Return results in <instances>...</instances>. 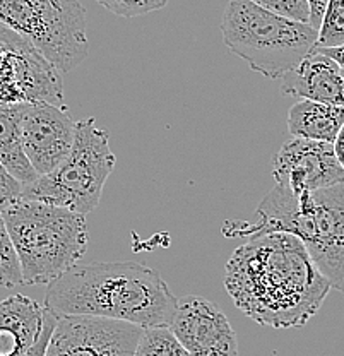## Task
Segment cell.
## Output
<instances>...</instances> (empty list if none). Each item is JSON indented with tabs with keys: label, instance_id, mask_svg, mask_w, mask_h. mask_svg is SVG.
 <instances>
[{
	"label": "cell",
	"instance_id": "obj_1",
	"mask_svg": "<svg viewBox=\"0 0 344 356\" xmlns=\"http://www.w3.org/2000/svg\"><path fill=\"white\" fill-rule=\"evenodd\" d=\"M224 288L240 312L271 329L305 325L331 291L305 245L290 233H268L235 248Z\"/></svg>",
	"mask_w": 344,
	"mask_h": 356
},
{
	"label": "cell",
	"instance_id": "obj_2",
	"mask_svg": "<svg viewBox=\"0 0 344 356\" xmlns=\"http://www.w3.org/2000/svg\"><path fill=\"white\" fill-rule=\"evenodd\" d=\"M177 300L165 280L139 262L76 264L48 284L43 307L55 315H90L139 327H170Z\"/></svg>",
	"mask_w": 344,
	"mask_h": 356
},
{
	"label": "cell",
	"instance_id": "obj_3",
	"mask_svg": "<svg viewBox=\"0 0 344 356\" xmlns=\"http://www.w3.org/2000/svg\"><path fill=\"white\" fill-rule=\"evenodd\" d=\"M227 236L290 233L305 245L332 289L344 295V181L316 192L295 194L275 185L257 207V221H229Z\"/></svg>",
	"mask_w": 344,
	"mask_h": 356
},
{
	"label": "cell",
	"instance_id": "obj_4",
	"mask_svg": "<svg viewBox=\"0 0 344 356\" xmlns=\"http://www.w3.org/2000/svg\"><path fill=\"white\" fill-rule=\"evenodd\" d=\"M0 213L19 259L24 286H48L86 254L88 225L83 214L24 199Z\"/></svg>",
	"mask_w": 344,
	"mask_h": 356
},
{
	"label": "cell",
	"instance_id": "obj_5",
	"mask_svg": "<svg viewBox=\"0 0 344 356\" xmlns=\"http://www.w3.org/2000/svg\"><path fill=\"white\" fill-rule=\"evenodd\" d=\"M221 35L228 50L250 69L281 79L313 50L319 31L309 22L288 19L250 0H229Z\"/></svg>",
	"mask_w": 344,
	"mask_h": 356
},
{
	"label": "cell",
	"instance_id": "obj_6",
	"mask_svg": "<svg viewBox=\"0 0 344 356\" xmlns=\"http://www.w3.org/2000/svg\"><path fill=\"white\" fill-rule=\"evenodd\" d=\"M115 163L117 158L110 149L108 132L99 129L92 117L84 118L76 124V136L67 158L54 172L23 187L21 199L65 207L88 216L98 207Z\"/></svg>",
	"mask_w": 344,
	"mask_h": 356
},
{
	"label": "cell",
	"instance_id": "obj_7",
	"mask_svg": "<svg viewBox=\"0 0 344 356\" xmlns=\"http://www.w3.org/2000/svg\"><path fill=\"white\" fill-rule=\"evenodd\" d=\"M0 24L33 44L57 72H72L90 54L79 0H0Z\"/></svg>",
	"mask_w": 344,
	"mask_h": 356
},
{
	"label": "cell",
	"instance_id": "obj_8",
	"mask_svg": "<svg viewBox=\"0 0 344 356\" xmlns=\"http://www.w3.org/2000/svg\"><path fill=\"white\" fill-rule=\"evenodd\" d=\"M142 327L90 315H57L45 356H134Z\"/></svg>",
	"mask_w": 344,
	"mask_h": 356
},
{
	"label": "cell",
	"instance_id": "obj_9",
	"mask_svg": "<svg viewBox=\"0 0 344 356\" xmlns=\"http://www.w3.org/2000/svg\"><path fill=\"white\" fill-rule=\"evenodd\" d=\"M170 331L192 356H238V339L224 312L204 296L177 300Z\"/></svg>",
	"mask_w": 344,
	"mask_h": 356
},
{
	"label": "cell",
	"instance_id": "obj_10",
	"mask_svg": "<svg viewBox=\"0 0 344 356\" xmlns=\"http://www.w3.org/2000/svg\"><path fill=\"white\" fill-rule=\"evenodd\" d=\"M76 122L65 106L47 102L24 103L21 140L28 161L40 177L54 172L72 149Z\"/></svg>",
	"mask_w": 344,
	"mask_h": 356
},
{
	"label": "cell",
	"instance_id": "obj_11",
	"mask_svg": "<svg viewBox=\"0 0 344 356\" xmlns=\"http://www.w3.org/2000/svg\"><path fill=\"white\" fill-rule=\"evenodd\" d=\"M272 177L276 185L303 194L343 184L344 170L332 144L293 137L272 159Z\"/></svg>",
	"mask_w": 344,
	"mask_h": 356
},
{
	"label": "cell",
	"instance_id": "obj_12",
	"mask_svg": "<svg viewBox=\"0 0 344 356\" xmlns=\"http://www.w3.org/2000/svg\"><path fill=\"white\" fill-rule=\"evenodd\" d=\"M281 92L300 99L344 106V74L332 58L313 50L281 77Z\"/></svg>",
	"mask_w": 344,
	"mask_h": 356
},
{
	"label": "cell",
	"instance_id": "obj_13",
	"mask_svg": "<svg viewBox=\"0 0 344 356\" xmlns=\"http://www.w3.org/2000/svg\"><path fill=\"white\" fill-rule=\"evenodd\" d=\"M45 307L24 295L0 302V356H26L38 339Z\"/></svg>",
	"mask_w": 344,
	"mask_h": 356
},
{
	"label": "cell",
	"instance_id": "obj_14",
	"mask_svg": "<svg viewBox=\"0 0 344 356\" xmlns=\"http://www.w3.org/2000/svg\"><path fill=\"white\" fill-rule=\"evenodd\" d=\"M344 125V106L300 99L288 113V131L298 139L334 143Z\"/></svg>",
	"mask_w": 344,
	"mask_h": 356
},
{
	"label": "cell",
	"instance_id": "obj_15",
	"mask_svg": "<svg viewBox=\"0 0 344 356\" xmlns=\"http://www.w3.org/2000/svg\"><path fill=\"white\" fill-rule=\"evenodd\" d=\"M24 103L0 102V163L23 187H28L40 175L26 158L21 140V117Z\"/></svg>",
	"mask_w": 344,
	"mask_h": 356
},
{
	"label": "cell",
	"instance_id": "obj_16",
	"mask_svg": "<svg viewBox=\"0 0 344 356\" xmlns=\"http://www.w3.org/2000/svg\"><path fill=\"white\" fill-rule=\"evenodd\" d=\"M134 356H192L168 327L142 329Z\"/></svg>",
	"mask_w": 344,
	"mask_h": 356
},
{
	"label": "cell",
	"instance_id": "obj_17",
	"mask_svg": "<svg viewBox=\"0 0 344 356\" xmlns=\"http://www.w3.org/2000/svg\"><path fill=\"white\" fill-rule=\"evenodd\" d=\"M19 286H24L19 259H17L13 238L0 213V289H14Z\"/></svg>",
	"mask_w": 344,
	"mask_h": 356
},
{
	"label": "cell",
	"instance_id": "obj_18",
	"mask_svg": "<svg viewBox=\"0 0 344 356\" xmlns=\"http://www.w3.org/2000/svg\"><path fill=\"white\" fill-rule=\"evenodd\" d=\"M317 31V47L331 48L344 44V0H327Z\"/></svg>",
	"mask_w": 344,
	"mask_h": 356
},
{
	"label": "cell",
	"instance_id": "obj_19",
	"mask_svg": "<svg viewBox=\"0 0 344 356\" xmlns=\"http://www.w3.org/2000/svg\"><path fill=\"white\" fill-rule=\"evenodd\" d=\"M96 2L120 17H139L163 9L168 0H96Z\"/></svg>",
	"mask_w": 344,
	"mask_h": 356
},
{
	"label": "cell",
	"instance_id": "obj_20",
	"mask_svg": "<svg viewBox=\"0 0 344 356\" xmlns=\"http://www.w3.org/2000/svg\"><path fill=\"white\" fill-rule=\"evenodd\" d=\"M250 2L288 19L310 24V7L306 0H250Z\"/></svg>",
	"mask_w": 344,
	"mask_h": 356
},
{
	"label": "cell",
	"instance_id": "obj_21",
	"mask_svg": "<svg viewBox=\"0 0 344 356\" xmlns=\"http://www.w3.org/2000/svg\"><path fill=\"white\" fill-rule=\"evenodd\" d=\"M21 195H23V185L10 175L0 163V211L21 200Z\"/></svg>",
	"mask_w": 344,
	"mask_h": 356
},
{
	"label": "cell",
	"instance_id": "obj_22",
	"mask_svg": "<svg viewBox=\"0 0 344 356\" xmlns=\"http://www.w3.org/2000/svg\"><path fill=\"white\" fill-rule=\"evenodd\" d=\"M55 322H57V315L45 309V321H43L42 331H40L38 339H36V343L33 344V348L26 353V356H45L47 346L50 343V336L54 332Z\"/></svg>",
	"mask_w": 344,
	"mask_h": 356
},
{
	"label": "cell",
	"instance_id": "obj_23",
	"mask_svg": "<svg viewBox=\"0 0 344 356\" xmlns=\"http://www.w3.org/2000/svg\"><path fill=\"white\" fill-rule=\"evenodd\" d=\"M306 2H309L310 7V24L316 29H319L325 6H327V0H306Z\"/></svg>",
	"mask_w": 344,
	"mask_h": 356
},
{
	"label": "cell",
	"instance_id": "obj_24",
	"mask_svg": "<svg viewBox=\"0 0 344 356\" xmlns=\"http://www.w3.org/2000/svg\"><path fill=\"white\" fill-rule=\"evenodd\" d=\"M317 50L322 51L324 55H327L329 58H332V60L339 65V69H341L344 74V44H339V47H331V48L317 47Z\"/></svg>",
	"mask_w": 344,
	"mask_h": 356
},
{
	"label": "cell",
	"instance_id": "obj_25",
	"mask_svg": "<svg viewBox=\"0 0 344 356\" xmlns=\"http://www.w3.org/2000/svg\"><path fill=\"white\" fill-rule=\"evenodd\" d=\"M332 149H334L336 158H338L339 165L344 170V125L341 127V131L338 132V136H336L334 143H332Z\"/></svg>",
	"mask_w": 344,
	"mask_h": 356
}]
</instances>
